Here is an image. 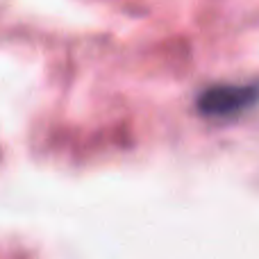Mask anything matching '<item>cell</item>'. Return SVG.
<instances>
[{"label":"cell","mask_w":259,"mask_h":259,"mask_svg":"<svg viewBox=\"0 0 259 259\" xmlns=\"http://www.w3.org/2000/svg\"><path fill=\"white\" fill-rule=\"evenodd\" d=\"M257 100V84H214L198 96V109L211 118H228L250 109Z\"/></svg>","instance_id":"obj_1"}]
</instances>
